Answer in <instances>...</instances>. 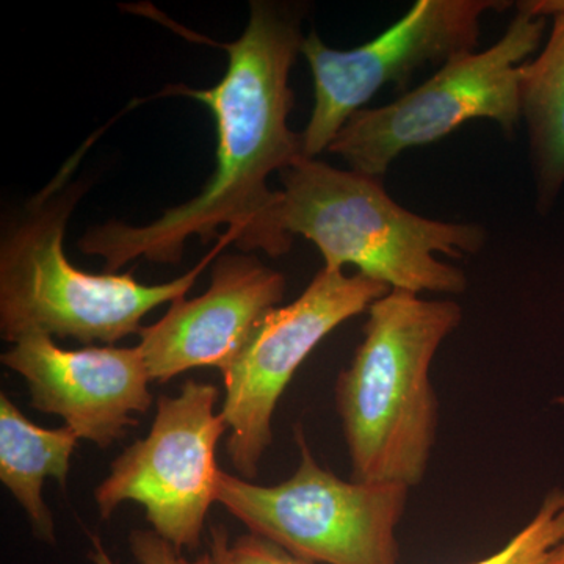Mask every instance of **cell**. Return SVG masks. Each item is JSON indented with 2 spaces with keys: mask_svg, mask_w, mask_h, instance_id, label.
Listing matches in <instances>:
<instances>
[{
  "mask_svg": "<svg viewBox=\"0 0 564 564\" xmlns=\"http://www.w3.org/2000/svg\"><path fill=\"white\" fill-rule=\"evenodd\" d=\"M304 39L295 10L251 2L243 35L221 44L228 68L220 84L207 90L170 88L214 113L217 169L204 191L150 225L98 226L82 237L80 251L102 258L109 273L140 258L177 263L191 237L207 243L225 226L223 236L240 250H261L272 258L289 252L293 237L282 223V193L270 191L269 177L306 158L303 133L289 128V76Z\"/></svg>",
  "mask_w": 564,
  "mask_h": 564,
  "instance_id": "cell-1",
  "label": "cell"
},
{
  "mask_svg": "<svg viewBox=\"0 0 564 564\" xmlns=\"http://www.w3.org/2000/svg\"><path fill=\"white\" fill-rule=\"evenodd\" d=\"M367 314L362 343L336 381L351 480L411 489L425 478L440 425L430 369L463 310L391 291Z\"/></svg>",
  "mask_w": 564,
  "mask_h": 564,
  "instance_id": "cell-2",
  "label": "cell"
},
{
  "mask_svg": "<svg viewBox=\"0 0 564 564\" xmlns=\"http://www.w3.org/2000/svg\"><path fill=\"white\" fill-rule=\"evenodd\" d=\"M79 155L25 207L3 234L0 247V333L14 344L41 332L91 347L113 345L141 332L144 315L184 299L228 237L195 269L170 282L148 285L133 273L93 274L77 269L63 250V237L84 184L70 181Z\"/></svg>",
  "mask_w": 564,
  "mask_h": 564,
  "instance_id": "cell-3",
  "label": "cell"
},
{
  "mask_svg": "<svg viewBox=\"0 0 564 564\" xmlns=\"http://www.w3.org/2000/svg\"><path fill=\"white\" fill-rule=\"evenodd\" d=\"M280 177L285 231L311 240L323 269L344 272L355 265L391 291L417 295L466 291L463 270L436 254L463 259L480 251L486 243L480 225L421 217L393 202L380 177L318 159H300Z\"/></svg>",
  "mask_w": 564,
  "mask_h": 564,
  "instance_id": "cell-4",
  "label": "cell"
},
{
  "mask_svg": "<svg viewBox=\"0 0 564 564\" xmlns=\"http://www.w3.org/2000/svg\"><path fill=\"white\" fill-rule=\"evenodd\" d=\"M547 24L529 2H519L491 47L452 58L388 106L356 111L328 151L352 172L381 177L404 151L436 143L467 121L491 120L513 135L521 122L519 73L541 50Z\"/></svg>",
  "mask_w": 564,
  "mask_h": 564,
  "instance_id": "cell-5",
  "label": "cell"
},
{
  "mask_svg": "<svg viewBox=\"0 0 564 564\" xmlns=\"http://www.w3.org/2000/svg\"><path fill=\"white\" fill-rule=\"evenodd\" d=\"M300 464L278 485L251 484L221 470L217 502L250 533L293 556L325 564H399L397 529L410 488L345 481L315 462L296 429Z\"/></svg>",
  "mask_w": 564,
  "mask_h": 564,
  "instance_id": "cell-6",
  "label": "cell"
},
{
  "mask_svg": "<svg viewBox=\"0 0 564 564\" xmlns=\"http://www.w3.org/2000/svg\"><path fill=\"white\" fill-rule=\"evenodd\" d=\"M217 400L214 384L195 380L185 381L176 397H159L150 434L126 448L96 488L104 519L121 503H139L152 532L181 554L198 551L217 502L221 469L215 452L228 430L225 415L215 414Z\"/></svg>",
  "mask_w": 564,
  "mask_h": 564,
  "instance_id": "cell-7",
  "label": "cell"
},
{
  "mask_svg": "<svg viewBox=\"0 0 564 564\" xmlns=\"http://www.w3.org/2000/svg\"><path fill=\"white\" fill-rule=\"evenodd\" d=\"M510 6L500 0H417L392 28L350 51L332 50L310 33L302 54L313 73L315 102L302 132L304 155L317 159L329 150L352 115L386 85L403 90L423 66H443L477 51L481 18Z\"/></svg>",
  "mask_w": 564,
  "mask_h": 564,
  "instance_id": "cell-8",
  "label": "cell"
},
{
  "mask_svg": "<svg viewBox=\"0 0 564 564\" xmlns=\"http://www.w3.org/2000/svg\"><path fill=\"white\" fill-rule=\"evenodd\" d=\"M391 289L361 273L322 269L306 291L274 307L225 377L221 414L231 432L226 443L234 469L254 480L273 441V414L282 393L314 348L337 326L367 313Z\"/></svg>",
  "mask_w": 564,
  "mask_h": 564,
  "instance_id": "cell-9",
  "label": "cell"
},
{
  "mask_svg": "<svg viewBox=\"0 0 564 564\" xmlns=\"http://www.w3.org/2000/svg\"><path fill=\"white\" fill-rule=\"evenodd\" d=\"M0 359L28 381L32 408L58 415L79 440L101 448L122 440L139 423L132 414L152 404L139 345L63 350L47 334L32 332Z\"/></svg>",
  "mask_w": 564,
  "mask_h": 564,
  "instance_id": "cell-10",
  "label": "cell"
},
{
  "mask_svg": "<svg viewBox=\"0 0 564 564\" xmlns=\"http://www.w3.org/2000/svg\"><path fill=\"white\" fill-rule=\"evenodd\" d=\"M284 293V274L259 259L220 256L203 295L176 300L161 321L141 328L139 347L151 381L163 384L196 367L225 375Z\"/></svg>",
  "mask_w": 564,
  "mask_h": 564,
  "instance_id": "cell-11",
  "label": "cell"
},
{
  "mask_svg": "<svg viewBox=\"0 0 564 564\" xmlns=\"http://www.w3.org/2000/svg\"><path fill=\"white\" fill-rule=\"evenodd\" d=\"M527 2L551 22L544 46L519 73V107L529 133L536 207L547 212L564 187V0Z\"/></svg>",
  "mask_w": 564,
  "mask_h": 564,
  "instance_id": "cell-12",
  "label": "cell"
},
{
  "mask_svg": "<svg viewBox=\"0 0 564 564\" xmlns=\"http://www.w3.org/2000/svg\"><path fill=\"white\" fill-rule=\"evenodd\" d=\"M77 434L68 426L41 429L14 406L9 395H0V480L24 508L33 533L55 543L54 519L43 499L47 477L66 485Z\"/></svg>",
  "mask_w": 564,
  "mask_h": 564,
  "instance_id": "cell-13",
  "label": "cell"
},
{
  "mask_svg": "<svg viewBox=\"0 0 564 564\" xmlns=\"http://www.w3.org/2000/svg\"><path fill=\"white\" fill-rule=\"evenodd\" d=\"M564 538V489L545 494L529 524L488 558L470 564H544Z\"/></svg>",
  "mask_w": 564,
  "mask_h": 564,
  "instance_id": "cell-14",
  "label": "cell"
},
{
  "mask_svg": "<svg viewBox=\"0 0 564 564\" xmlns=\"http://www.w3.org/2000/svg\"><path fill=\"white\" fill-rule=\"evenodd\" d=\"M90 560L95 564H117L104 551L98 536H91ZM131 554L139 564H228L229 536L223 525L210 529L209 551L196 560H187L169 541L151 530H133L129 534Z\"/></svg>",
  "mask_w": 564,
  "mask_h": 564,
  "instance_id": "cell-15",
  "label": "cell"
},
{
  "mask_svg": "<svg viewBox=\"0 0 564 564\" xmlns=\"http://www.w3.org/2000/svg\"><path fill=\"white\" fill-rule=\"evenodd\" d=\"M228 564H315L289 554L272 541L248 533L229 545Z\"/></svg>",
  "mask_w": 564,
  "mask_h": 564,
  "instance_id": "cell-16",
  "label": "cell"
},
{
  "mask_svg": "<svg viewBox=\"0 0 564 564\" xmlns=\"http://www.w3.org/2000/svg\"><path fill=\"white\" fill-rule=\"evenodd\" d=\"M544 564H564V538L555 545Z\"/></svg>",
  "mask_w": 564,
  "mask_h": 564,
  "instance_id": "cell-17",
  "label": "cell"
}]
</instances>
